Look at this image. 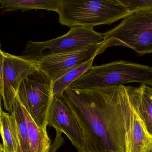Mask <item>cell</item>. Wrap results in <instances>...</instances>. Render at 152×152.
Instances as JSON below:
<instances>
[{"mask_svg": "<svg viewBox=\"0 0 152 152\" xmlns=\"http://www.w3.org/2000/svg\"><path fill=\"white\" fill-rule=\"evenodd\" d=\"M128 8L130 14L152 10V0H120Z\"/></svg>", "mask_w": 152, "mask_h": 152, "instance_id": "e0dca14e", "label": "cell"}, {"mask_svg": "<svg viewBox=\"0 0 152 152\" xmlns=\"http://www.w3.org/2000/svg\"><path fill=\"white\" fill-rule=\"evenodd\" d=\"M103 34L104 39L97 56L113 46L127 47L139 56L152 53V10L131 14Z\"/></svg>", "mask_w": 152, "mask_h": 152, "instance_id": "277c9868", "label": "cell"}, {"mask_svg": "<svg viewBox=\"0 0 152 152\" xmlns=\"http://www.w3.org/2000/svg\"><path fill=\"white\" fill-rule=\"evenodd\" d=\"M18 97L37 125L47 129L49 113L53 99V81L39 68L25 79Z\"/></svg>", "mask_w": 152, "mask_h": 152, "instance_id": "5b68a950", "label": "cell"}, {"mask_svg": "<svg viewBox=\"0 0 152 152\" xmlns=\"http://www.w3.org/2000/svg\"><path fill=\"white\" fill-rule=\"evenodd\" d=\"M0 128L2 140L0 151L22 152L15 116L13 113L4 112L1 105L0 111Z\"/></svg>", "mask_w": 152, "mask_h": 152, "instance_id": "8fae6325", "label": "cell"}, {"mask_svg": "<svg viewBox=\"0 0 152 152\" xmlns=\"http://www.w3.org/2000/svg\"><path fill=\"white\" fill-rule=\"evenodd\" d=\"M63 96L83 131L86 152H130L134 109L126 86L67 88Z\"/></svg>", "mask_w": 152, "mask_h": 152, "instance_id": "6da1fadb", "label": "cell"}, {"mask_svg": "<svg viewBox=\"0 0 152 152\" xmlns=\"http://www.w3.org/2000/svg\"><path fill=\"white\" fill-rule=\"evenodd\" d=\"M0 91L5 109L11 113L22 82L37 69L34 62L0 50Z\"/></svg>", "mask_w": 152, "mask_h": 152, "instance_id": "52a82bcc", "label": "cell"}, {"mask_svg": "<svg viewBox=\"0 0 152 152\" xmlns=\"http://www.w3.org/2000/svg\"><path fill=\"white\" fill-rule=\"evenodd\" d=\"M24 109L29 131L30 152H49L52 145L47 129L39 127L24 107Z\"/></svg>", "mask_w": 152, "mask_h": 152, "instance_id": "5bb4252c", "label": "cell"}, {"mask_svg": "<svg viewBox=\"0 0 152 152\" xmlns=\"http://www.w3.org/2000/svg\"><path fill=\"white\" fill-rule=\"evenodd\" d=\"M148 89H149V93H150V96H151V97H152V88L149 86Z\"/></svg>", "mask_w": 152, "mask_h": 152, "instance_id": "d6986e66", "label": "cell"}, {"mask_svg": "<svg viewBox=\"0 0 152 152\" xmlns=\"http://www.w3.org/2000/svg\"><path fill=\"white\" fill-rule=\"evenodd\" d=\"M101 44L90 45L74 51L47 56L34 63L37 68L50 76L53 83L72 69L95 58Z\"/></svg>", "mask_w": 152, "mask_h": 152, "instance_id": "9c48e42d", "label": "cell"}, {"mask_svg": "<svg viewBox=\"0 0 152 152\" xmlns=\"http://www.w3.org/2000/svg\"><path fill=\"white\" fill-rule=\"evenodd\" d=\"M152 144V137L148 132L144 123L134 109L130 152H147Z\"/></svg>", "mask_w": 152, "mask_h": 152, "instance_id": "4fadbf2b", "label": "cell"}, {"mask_svg": "<svg viewBox=\"0 0 152 152\" xmlns=\"http://www.w3.org/2000/svg\"><path fill=\"white\" fill-rule=\"evenodd\" d=\"M11 113H13L15 119L21 152H30L29 131L24 109L17 96Z\"/></svg>", "mask_w": 152, "mask_h": 152, "instance_id": "9a60e30c", "label": "cell"}, {"mask_svg": "<svg viewBox=\"0 0 152 152\" xmlns=\"http://www.w3.org/2000/svg\"><path fill=\"white\" fill-rule=\"evenodd\" d=\"M94 59L92 58L87 63L72 69L53 83V96L57 97L63 96L66 90L74 82L92 66Z\"/></svg>", "mask_w": 152, "mask_h": 152, "instance_id": "2e32d148", "label": "cell"}, {"mask_svg": "<svg viewBox=\"0 0 152 152\" xmlns=\"http://www.w3.org/2000/svg\"><path fill=\"white\" fill-rule=\"evenodd\" d=\"M59 23L71 28L110 25L131 15L120 0H62Z\"/></svg>", "mask_w": 152, "mask_h": 152, "instance_id": "7a4b0ae2", "label": "cell"}, {"mask_svg": "<svg viewBox=\"0 0 152 152\" xmlns=\"http://www.w3.org/2000/svg\"><path fill=\"white\" fill-rule=\"evenodd\" d=\"M104 34L93 28L77 27L71 28L64 35L42 42L30 41L27 42L21 56L34 62L47 56L80 49L92 45L102 44Z\"/></svg>", "mask_w": 152, "mask_h": 152, "instance_id": "8992f818", "label": "cell"}, {"mask_svg": "<svg viewBox=\"0 0 152 152\" xmlns=\"http://www.w3.org/2000/svg\"><path fill=\"white\" fill-rule=\"evenodd\" d=\"M62 0H0L1 9L6 11L41 9L58 13Z\"/></svg>", "mask_w": 152, "mask_h": 152, "instance_id": "7c38bea8", "label": "cell"}, {"mask_svg": "<svg viewBox=\"0 0 152 152\" xmlns=\"http://www.w3.org/2000/svg\"><path fill=\"white\" fill-rule=\"evenodd\" d=\"M131 83L152 87V67L124 61L91 66L68 88L93 89Z\"/></svg>", "mask_w": 152, "mask_h": 152, "instance_id": "3957f363", "label": "cell"}, {"mask_svg": "<svg viewBox=\"0 0 152 152\" xmlns=\"http://www.w3.org/2000/svg\"><path fill=\"white\" fill-rule=\"evenodd\" d=\"M56 132V137L54 142L51 145L49 152H56L64 142V140L62 137V133L59 132Z\"/></svg>", "mask_w": 152, "mask_h": 152, "instance_id": "ac0fdd59", "label": "cell"}, {"mask_svg": "<svg viewBox=\"0 0 152 152\" xmlns=\"http://www.w3.org/2000/svg\"><path fill=\"white\" fill-rule=\"evenodd\" d=\"M48 125L65 134L78 152H86L83 131L72 109L63 96H53L49 113Z\"/></svg>", "mask_w": 152, "mask_h": 152, "instance_id": "ba28073f", "label": "cell"}, {"mask_svg": "<svg viewBox=\"0 0 152 152\" xmlns=\"http://www.w3.org/2000/svg\"><path fill=\"white\" fill-rule=\"evenodd\" d=\"M147 152H152V144L151 145V146L149 148V149Z\"/></svg>", "mask_w": 152, "mask_h": 152, "instance_id": "ffe728a7", "label": "cell"}, {"mask_svg": "<svg viewBox=\"0 0 152 152\" xmlns=\"http://www.w3.org/2000/svg\"><path fill=\"white\" fill-rule=\"evenodd\" d=\"M1 151V152H2V151Z\"/></svg>", "mask_w": 152, "mask_h": 152, "instance_id": "44dd1931", "label": "cell"}, {"mask_svg": "<svg viewBox=\"0 0 152 152\" xmlns=\"http://www.w3.org/2000/svg\"><path fill=\"white\" fill-rule=\"evenodd\" d=\"M130 101L152 137V98L149 86L141 84L138 87L126 86Z\"/></svg>", "mask_w": 152, "mask_h": 152, "instance_id": "30bf717a", "label": "cell"}]
</instances>
